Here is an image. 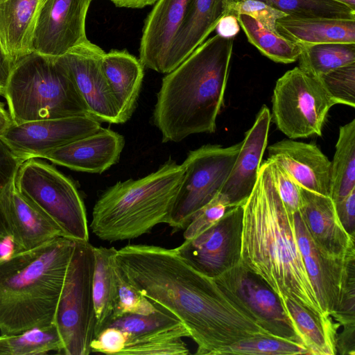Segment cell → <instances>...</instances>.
<instances>
[{
  "label": "cell",
  "instance_id": "1",
  "mask_svg": "<svg viewBox=\"0 0 355 355\" xmlns=\"http://www.w3.org/2000/svg\"><path fill=\"white\" fill-rule=\"evenodd\" d=\"M115 262L129 284L185 326L196 354L218 355L239 340L270 335L176 248L128 245L116 250Z\"/></svg>",
  "mask_w": 355,
  "mask_h": 355
},
{
  "label": "cell",
  "instance_id": "2",
  "mask_svg": "<svg viewBox=\"0 0 355 355\" xmlns=\"http://www.w3.org/2000/svg\"><path fill=\"white\" fill-rule=\"evenodd\" d=\"M294 214L275 188L267 160L243 204L241 263L259 276L279 299L287 298L315 315L324 313L307 274L296 240Z\"/></svg>",
  "mask_w": 355,
  "mask_h": 355
},
{
  "label": "cell",
  "instance_id": "3",
  "mask_svg": "<svg viewBox=\"0 0 355 355\" xmlns=\"http://www.w3.org/2000/svg\"><path fill=\"white\" fill-rule=\"evenodd\" d=\"M233 46L234 38L216 34L164 77L153 113L163 143L215 132Z\"/></svg>",
  "mask_w": 355,
  "mask_h": 355
},
{
  "label": "cell",
  "instance_id": "4",
  "mask_svg": "<svg viewBox=\"0 0 355 355\" xmlns=\"http://www.w3.org/2000/svg\"><path fill=\"white\" fill-rule=\"evenodd\" d=\"M75 240L58 237L30 250L0 257V334L49 326Z\"/></svg>",
  "mask_w": 355,
  "mask_h": 355
},
{
  "label": "cell",
  "instance_id": "5",
  "mask_svg": "<svg viewBox=\"0 0 355 355\" xmlns=\"http://www.w3.org/2000/svg\"><path fill=\"white\" fill-rule=\"evenodd\" d=\"M184 175L182 164L168 159L137 180L118 182L96 201L90 227L101 240H130L168 223Z\"/></svg>",
  "mask_w": 355,
  "mask_h": 355
},
{
  "label": "cell",
  "instance_id": "6",
  "mask_svg": "<svg viewBox=\"0 0 355 355\" xmlns=\"http://www.w3.org/2000/svg\"><path fill=\"white\" fill-rule=\"evenodd\" d=\"M3 96L17 124L91 116L69 71L57 57L35 52L21 57L13 65Z\"/></svg>",
  "mask_w": 355,
  "mask_h": 355
},
{
  "label": "cell",
  "instance_id": "7",
  "mask_svg": "<svg viewBox=\"0 0 355 355\" xmlns=\"http://www.w3.org/2000/svg\"><path fill=\"white\" fill-rule=\"evenodd\" d=\"M94 247L89 241H76L57 304L53 323L66 355H88L94 338L93 299Z\"/></svg>",
  "mask_w": 355,
  "mask_h": 355
},
{
  "label": "cell",
  "instance_id": "8",
  "mask_svg": "<svg viewBox=\"0 0 355 355\" xmlns=\"http://www.w3.org/2000/svg\"><path fill=\"white\" fill-rule=\"evenodd\" d=\"M15 184L18 191L55 223L67 238L89 241L85 207L73 182L36 158L24 161Z\"/></svg>",
  "mask_w": 355,
  "mask_h": 355
},
{
  "label": "cell",
  "instance_id": "9",
  "mask_svg": "<svg viewBox=\"0 0 355 355\" xmlns=\"http://www.w3.org/2000/svg\"><path fill=\"white\" fill-rule=\"evenodd\" d=\"M271 119L289 139L320 136L330 108L336 105L318 78L298 67L276 82L272 97Z\"/></svg>",
  "mask_w": 355,
  "mask_h": 355
},
{
  "label": "cell",
  "instance_id": "10",
  "mask_svg": "<svg viewBox=\"0 0 355 355\" xmlns=\"http://www.w3.org/2000/svg\"><path fill=\"white\" fill-rule=\"evenodd\" d=\"M242 142L228 147L207 144L190 151L168 225L173 232L184 230L194 214L209 202L225 182Z\"/></svg>",
  "mask_w": 355,
  "mask_h": 355
},
{
  "label": "cell",
  "instance_id": "11",
  "mask_svg": "<svg viewBox=\"0 0 355 355\" xmlns=\"http://www.w3.org/2000/svg\"><path fill=\"white\" fill-rule=\"evenodd\" d=\"M214 279L232 301L270 335L302 343L277 295L241 261Z\"/></svg>",
  "mask_w": 355,
  "mask_h": 355
},
{
  "label": "cell",
  "instance_id": "12",
  "mask_svg": "<svg viewBox=\"0 0 355 355\" xmlns=\"http://www.w3.org/2000/svg\"><path fill=\"white\" fill-rule=\"evenodd\" d=\"M243 205L230 207L215 224L177 251L205 275L215 279L240 261Z\"/></svg>",
  "mask_w": 355,
  "mask_h": 355
},
{
  "label": "cell",
  "instance_id": "13",
  "mask_svg": "<svg viewBox=\"0 0 355 355\" xmlns=\"http://www.w3.org/2000/svg\"><path fill=\"white\" fill-rule=\"evenodd\" d=\"M101 122L91 116H76L12 123L0 139L26 161L98 131Z\"/></svg>",
  "mask_w": 355,
  "mask_h": 355
},
{
  "label": "cell",
  "instance_id": "14",
  "mask_svg": "<svg viewBox=\"0 0 355 355\" xmlns=\"http://www.w3.org/2000/svg\"><path fill=\"white\" fill-rule=\"evenodd\" d=\"M92 0H42L31 52L59 57L87 40L85 19Z\"/></svg>",
  "mask_w": 355,
  "mask_h": 355
},
{
  "label": "cell",
  "instance_id": "15",
  "mask_svg": "<svg viewBox=\"0 0 355 355\" xmlns=\"http://www.w3.org/2000/svg\"><path fill=\"white\" fill-rule=\"evenodd\" d=\"M293 218L297 243L312 286L324 313L333 317L340 306L349 282L355 279V257L338 259L322 254L299 211Z\"/></svg>",
  "mask_w": 355,
  "mask_h": 355
},
{
  "label": "cell",
  "instance_id": "16",
  "mask_svg": "<svg viewBox=\"0 0 355 355\" xmlns=\"http://www.w3.org/2000/svg\"><path fill=\"white\" fill-rule=\"evenodd\" d=\"M104 53L87 40L57 58L69 71L90 115L101 123L121 124L118 107L102 68Z\"/></svg>",
  "mask_w": 355,
  "mask_h": 355
},
{
  "label": "cell",
  "instance_id": "17",
  "mask_svg": "<svg viewBox=\"0 0 355 355\" xmlns=\"http://www.w3.org/2000/svg\"><path fill=\"white\" fill-rule=\"evenodd\" d=\"M0 214L12 240L13 252L30 250L53 239L66 237L55 223L18 191L15 180L0 195Z\"/></svg>",
  "mask_w": 355,
  "mask_h": 355
},
{
  "label": "cell",
  "instance_id": "18",
  "mask_svg": "<svg viewBox=\"0 0 355 355\" xmlns=\"http://www.w3.org/2000/svg\"><path fill=\"white\" fill-rule=\"evenodd\" d=\"M300 191L299 214L318 250L334 259L355 257V237L343 227L330 196L301 187Z\"/></svg>",
  "mask_w": 355,
  "mask_h": 355
},
{
  "label": "cell",
  "instance_id": "19",
  "mask_svg": "<svg viewBox=\"0 0 355 355\" xmlns=\"http://www.w3.org/2000/svg\"><path fill=\"white\" fill-rule=\"evenodd\" d=\"M271 120L270 110L262 105L252 126L245 134L234 166L220 191L228 199L230 207L243 205L254 187Z\"/></svg>",
  "mask_w": 355,
  "mask_h": 355
},
{
  "label": "cell",
  "instance_id": "20",
  "mask_svg": "<svg viewBox=\"0 0 355 355\" xmlns=\"http://www.w3.org/2000/svg\"><path fill=\"white\" fill-rule=\"evenodd\" d=\"M125 145L123 136L110 129L80 138L40 156L71 170L101 174L116 164Z\"/></svg>",
  "mask_w": 355,
  "mask_h": 355
},
{
  "label": "cell",
  "instance_id": "21",
  "mask_svg": "<svg viewBox=\"0 0 355 355\" xmlns=\"http://www.w3.org/2000/svg\"><path fill=\"white\" fill-rule=\"evenodd\" d=\"M268 159L279 164L301 187L329 196L331 162L315 144L284 139L268 148Z\"/></svg>",
  "mask_w": 355,
  "mask_h": 355
},
{
  "label": "cell",
  "instance_id": "22",
  "mask_svg": "<svg viewBox=\"0 0 355 355\" xmlns=\"http://www.w3.org/2000/svg\"><path fill=\"white\" fill-rule=\"evenodd\" d=\"M190 0H158L147 17L140 42L139 60L164 73L173 40L183 20Z\"/></svg>",
  "mask_w": 355,
  "mask_h": 355
},
{
  "label": "cell",
  "instance_id": "23",
  "mask_svg": "<svg viewBox=\"0 0 355 355\" xmlns=\"http://www.w3.org/2000/svg\"><path fill=\"white\" fill-rule=\"evenodd\" d=\"M226 5L225 0H190L169 49L164 73L175 69L205 41L225 15Z\"/></svg>",
  "mask_w": 355,
  "mask_h": 355
},
{
  "label": "cell",
  "instance_id": "24",
  "mask_svg": "<svg viewBox=\"0 0 355 355\" xmlns=\"http://www.w3.org/2000/svg\"><path fill=\"white\" fill-rule=\"evenodd\" d=\"M101 64L118 107L120 123H124L135 110L144 78V65L128 51L116 50L104 53Z\"/></svg>",
  "mask_w": 355,
  "mask_h": 355
},
{
  "label": "cell",
  "instance_id": "25",
  "mask_svg": "<svg viewBox=\"0 0 355 355\" xmlns=\"http://www.w3.org/2000/svg\"><path fill=\"white\" fill-rule=\"evenodd\" d=\"M42 0H4L0 2V43L14 64L31 53L30 46Z\"/></svg>",
  "mask_w": 355,
  "mask_h": 355
},
{
  "label": "cell",
  "instance_id": "26",
  "mask_svg": "<svg viewBox=\"0 0 355 355\" xmlns=\"http://www.w3.org/2000/svg\"><path fill=\"white\" fill-rule=\"evenodd\" d=\"M276 28L279 35L299 46L355 44V19L286 16L277 20Z\"/></svg>",
  "mask_w": 355,
  "mask_h": 355
},
{
  "label": "cell",
  "instance_id": "27",
  "mask_svg": "<svg viewBox=\"0 0 355 355\" xmlns=\"http://www.w3.org/2000/svg\"><path fill=\"white\" fill-rule=\"evenodd\" d=\"M286 315L309 355H336L337 330L331 316L320 318L290 299H280Z\"/></svg>",
  "mask_w": 355,
  "mask_h": 355
},
{
  "label": "cell",
  "instance_id": "28",
  "mask_svg": "<svg viewBox=\"0 0 355 355\" xmlns=\"http://www.w3.org/2000/svg\"><path fill=\"white\" fill-rule=\"evenodd\" d=\"M114 247H94L93 299L95 310L94 337L105 327L113 313L117 297Z\"/></svg>",
  "mask_w": 355,
  "mask_h": 355
},
{
  "label": "cell",
  "instance_id": "29",
  "mask_svg": "<svg viewBox=\"0 0 355 355\" xmlns=\"http://www.w3.org/2000/svg\"><path fill=\"white\" fill-rule=\"evenodd\" d=\"M106 327H114L123 331L127 337L126 343L167 335L190 337L185 326L176 317L159 309L148 315L124 314L110 320L104 329Z\"/></svg>",
  "mask_w": 355,
  "mask_h": 355
},
{
  "label": "cell",
  "instance_id": "30",
  "mask_svg": "<svg viewBox=\"0 0 355 355\" xmlns=\"http://www.w3.org/2000/svg\"><path fill=\"white\" fill-rule=\"evenodd\" d=\"M355 189V119L339 128L331 162L329 196L336 202Z\"/></svg>",
  "mask_w": 355,
  "mask_h": 355
},
{
  "label": "cell",
  "instance_id": "31",
  "mask_svg": "<svg viewBox=\"0 0 355 355\" xmlns=\"http://www.w3.org/2000/svg\"><path fill=\"white\" fill-rule=\"evenodd\" d=\"M236 17L248 42L263 55L275 62L283 64L293 63L298 60L301 53L298 44L264 28L249 15L241 14Z\"/></svg>",
  "mask_w": 355,
  "mask_h": 355
},
{
  "label": "cell",
  "instance_id": "32",
  "mask_svg": "<svg viewBox=\"0 0 355 355\" xmlns=\"http://www.w3.org/2000/svg\"><path fill=\"white\" fill-rule=\"evenodd\" d=\"M300 46L298 67L313 77L318 78L355 62V44L324 43Z\"/></svg>",
  "mask_w": 355,
  "mask_h": 355
},
{
  "label": "cell",
  "instance_id": "33",
  "mask_svg": "<svg viewBox=\"0 0 355 355\" xmlns=\"http://www.w3.org/2000/svg\"><path fill=\"white\" fill-rule=\"evenodd\" d=\"M309 354L300 342L271 335H257L236 342L220 349L218 355Z\"/></svg>",
  "mask_w": 355,
  "mask_h": 355
},
{
  "label": "cell",
  "instance_id": "34",
  "mask_svg": "<svg viewBox=\"0 0 355 355\" xmlns=\"http://www.w3.org/2000/svg\"><path fill=\"white\" fill-rule=\"evenodd\" d=\"M297 18L355 19V10L332 0H261Z\"/></svg>",
  "mask_w": 355,
  "mask_h": 355
},
{
  "label": "cell",
  "instance_id": "35",
  "mask_svg": "<svg viewBox=\"0 0 355 355\" xmlns=\"http://www.w3.org/2000/svg\"><path fill=\"white\" fill-rule=\"evenodd\" d=\"M318 79L336 104L355 107V62L332 70Z\"/></svg>",
  "mask_w": 355,
  "mask_h": 355
},
{
  "label": "cell",
  "instance_id": "36",
  "mask_svg": "<svg viewBox=\"0 0 355 355\" xmlns=\"http://www.w3.org/2000/svg\"><path fill=\"white\" fill-rule=\"evenodd\" d=\"M115 273L117 297L110 320L127 313L148 315L158 310L153 303L124 279L116 264Z\"/></svg>",
  "mask_w": 355,
  "mask_h": 355
},
{
  "label": "cell",
  "instance_id": "37",
  "mask_svg": "<svg viewBox=\"0 0 355 355\" xmlns=\"http://www.w3.org/2000/svg\"><path fill=\"white\" fill-rule=\"evenodd\" d=\"M189 349L182 337L167 335L142 341H131L117 355H187Z\"/></svg>",
  "mask_w": 355,
  "mask_h": 355
},
{
  "label": "cell",
  "instance_id": "38",
  "mask_svg": "<svg viewBox=\"0 0 355 355\" xmlns=\"http://www.w3.org/2000/svg\"><path fill=\"white\" fill-rule=\"evenodd\" d=\"M241 14L250 16L264 28L277 34V20L288 16L285 12L261 0H239L227 3L225 15L237 17Z\"/></svg>",
  "mask_w": 355,
  "mask_h": 355
},
{
  "label": "cell",
  "instance_id": "39",
  "mask_svg": "<svg viewBox=\"0 0 355 355\" xmlns=\"http://www.w3.org/2000/svg\"><path fill=\"white\" fill-rule=\"evenodd\" d=\"M230 207L227 197L218 192L193 216L184 229V240L195 238L219 220Z\"/></svg>",
  "mask_w": 355,
  "mask_h": 355
},
{
  "label": "cell",
  "instance_id": "40",
  "mask_svg": "<svg viewBox=\"0 0 355 355\" xmlns=\"http://www.w3.org/2000/svg\"><path fill=\"white\" fill-rule=\"evenodd\" d=\"M267 161L282 202L287 211L294 214L299 211L300 206V186L279 164L268 159Z\"/></svg>",
  "mask_w": 355,
  "mask_h": 355
},
{
  "label": "cell",
  "instance_id": "41",
  "mask_svg": "<svg viewBox=\"0 0 355 355\" xmlns=\"http://www.w3.org/2000/svg\"><path fill=\"white\" fill-rule=\"evenodd\" d=\"M127 342L125 334L114 327L103 329L92 341V352H101L117 355Z\"/></svg>",
  "mask_w": 355,
  "mask_h": 355
},
{
  "label": "cell",
  "instance_id": "42",
  "mask_svg": "<svg viewBox=\"0 0 355 355\" xmlns=\"http://www.w3.org/2000/svg\"><path fill=\"white\" fill-rule=\"evenodd\" d=\"M334 204L343 227L349 234L355 237V189Z\"/></svg>",
  "mask_w": 355,
  "mask_h": 355
},
{
  "label": "cell",
  "instance_id": "43",
  "mask_svg": "<svg viewBox=\"0 0 355 355\" xmlns=\"http://www.w3.org/2000/svg\"><path fill=\"white\" fill-rule=\"evenodd\" d=\"M343 331L336 336V350L341 355L355 354V323L343 325Z\"/></svg>",
  "mask_w": 355,
  "mask_h": 355
},
{
  "label": "cell",
  "instance_id": "44",
  "mask_svg": "<svg viewBox=\"0 0 355 355\" xmlns=\"http://www.w3.org/2000/svg\"><path fill=\"white\" fill-rule=\"evenodd\" d=\"M240 24L236 17L232 15H224L216 26L217 34L228 38H234L240 31Z\"/></svg>",
  "mask_w": 355,
  "mask_h": 355
},
{
  "label": "cell",
  "instance_id": "45",
  "mask_svg": "<svg viewBox=\"0 0 355 355\" xmlns=\"http://www.w3.org/2000/svg\"><path fill=\"white\" fill-rule=\"evenodd\" d=\"M13 63L0 43V96H3Z\"/></svg>",
  "mask_w": 355,
  "mask_h": 355
},
{
  "label": "cell",
  "instance_id": "46",
  "mask_svg": "<svg viewBox=\"0 0 355 355\" xmlns=\"http://www.w3.org/2000/svg\"><path fill=\"white\" fill-rule=\"evenodd\" d=\"M118 7L141 8L151 5L157 0H110Z\"/></svg>",
  "mask_w": 355,
  "mask_h": 355
},
{
  "label": "cell",
  "instance_id": "47",
  "mask_svg": "<svg viewBox=\"0 0 355 355\" xmlns=\"http://www.w3.org/2000/svg\"><path fill=\"white\" fill-rule=\"evenodd\" d=\"M12 123L10 116L4 108L3 105L0 102V135Z\"/></svg>",
  "mask_w": 355,
  "mask_h": 355
},
{
  "label": "cell",
  "instance_id": "48",
  "mask_svg": "<svg viewBox=\"0 0 355 355\" xmlns=\"http://www.w3.org/2000/svg\"><path fill=\"white\" fill-rule=\"evenodd\" d=\"M355 10V0H332Z\"/></svg>",
  "mask_w": 355,
  "mask_h": 355
},
{
  "label": "cell",
  "instance_id": "49",
  "mask_svg": "<svg viewBox=\"0 0 355 355\" xmlns=\"http://www.w3.org/2000/svg\"><path fill=\"white\" fill-rule=\"evenodd\" d=\"M227 1V3H231V2H235V1H238L239 0H225Z\"/></svg>",
  "mask_w": 355,
  "mask_h": 355
},
{
  "label": "cell",
  "instance_id": "50",
  "mask_svg": "<svg viewBox=\"0 0 355 355\" xmlns=\"http://www.w3.org/2000/svg\"><path fill=\"white\" fill-rule=\"evenodd\" d=\"M4 1V0H0V2H1V1Z\"/></svg>",
  "mask_w": 355,
  "mask_h": 355
}]
</instances>
